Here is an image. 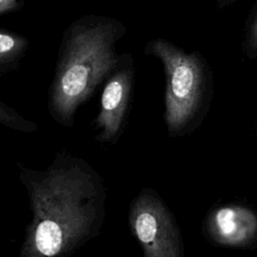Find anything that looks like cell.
<instances>
[{
  "instance_id": "8",
  "label": "cell",
  "mask_w": 257,
  "mask_h": 257,
  "mask_svg": "<svg viewBox=\"0 0 257 257\" xmlns=\"http://www.w3.org/2000/svg\"><path fill=\"white\" fill-rule=\"evenodd\" d=\"M0 124L14 131L22 133H33L38 130V125L21 115L17 110L0 100Z\"/></svg>"
},
{
  "instance_id": "4",
  "label": "cell",
  "mask_w": 257,
  "mask_h": 257,
  "mask_svg": "<svg viewBox=\"0 0 257 257\" xmlns=\"http://www.w3.org/2000/svg\"><path fill=\"white\" fill-rule=\"evenodd\" d=\"M127 221L145 257L184 256L180 230L171 211L155 190L144 188L132 200Z\"/></svg>"
},
{
  "instance_id": "2",
  "label": "cell",
  "mask_w": 257,
  "mask_h": 257,
  "mask_svg": "<svg viewBox=\"0 0 257 257\" xmlns=\"http://www.w3.org/2000/svg\"><path fill=\"white\" fill-rule=\"evenodd\" d=\"M125 33L118 19L95 14L78 17L65 28L48 88V110L56 123L73 126L78 108L121 62L124 53L116 45Z\"/></svg>"
},
{
  "instance_id": "1",
  "label": "cell",
  "mask_w": 257,
  "mask_h": 257,
  "mask_svg": "<svg viewBox=\"0 0 257 257\" xmlns=\"http://www.w3.org/2000/svg\"><path fill=\"white\" fill-rule=\"evenodd\" d=\"M16 170L32 213L19 256H69L99 236L107 190L86 160L61 150L44 170L21 163Z\"/></svg>"
},
{
  "instance_id": "7",
  "label": "cell",
  "mask_w": 257,
  "mask_h": 257,
  "mask_svg": "<svg viewBox=\"0 0 257 257\" xmlns=\"http://www.w3.org/2000/svg\"><path fill=\"white\" fill-rule=\"evenodd\" d=\"M29 49V40L21 34L0 28V77L15 70Z\"/></svg>"
},
{
  "instance_id": "10",
  "label": "cell",
  "mask_w": 257,
  "mask_h": 257,
  "mask_svg": "<svg viewBox=\"0 0 257 257\" xmlns=\"http://www.w3.org/2000/svg\"><path fill=\"white\" fill-rule=\"evenodd\" d=\"M248 50L251 54L257 55V16L251 26L248 37Z\"/></svg>"
},
{
  "instance_id": "6",
  "label": "cell",
  "mask_w": 257,
  "mask_h": 257,
  "mask_svg": "<svg viewBox=\"0 0 257 257\" xmlns=\"http://www.w3.org/2000/svg\"><path fill=\"white\" fill-rule=\"evenodd\" d=\"M206 228L210 238L219 244L248 246L257 239V215L244 206L226 205L210 213Z\"/></svg>"
},
{
  "instance_id": "5",
  "label": "cell",
  "mask_w": 257,
  "mask_h": 257,
  "mask_svg": "<svg viewBox=\"0 0 257 257\" xmlns=\"http://www.w3.org/2000/svg\"><path fill=\"white\" fill-rule=\"evenodd\" d=\"M136 68L132 53H124L119 65L102 84L99 109L93 120L96 142L115 145L124 132L130 113Z\"/></svg>"
},
{
  "instance_id": "3",
  "label": "cell",
  "mask_w": 257,
  "mask_h": 257,
  "mask_svg": "<svg viewBox=\"0 0 257 257\" xmlns=\"http://www.w3.org/2000/svg\"><path fill=\"white\" fill-rule=\"evenodd\" d=\"M145 52L161 60L166 74L165 121L172 136L183 134L199 114L206 92V70L202 58L169 40L157 38Z\"/></svg>"
},
{
  "instance_id": "9",
  "label": "cell",
  "mask_w": 257,
  "mask_h": 257,
  "mask_svg": "<svg viewBox=\"0 0 257 257\" xmlns=\"http://www.w3.org/2000/svg\"><path fill=\"white\" fill-rule=\"evenodd\" d=\"M22 5L23 0H0V15L14 12Z\"/></svg>"
}]
</instances>
